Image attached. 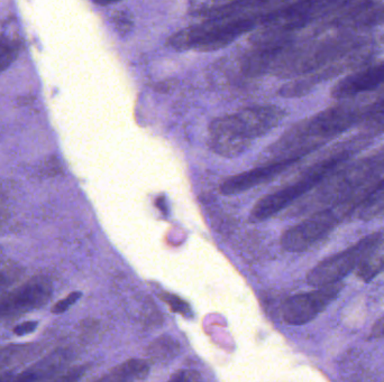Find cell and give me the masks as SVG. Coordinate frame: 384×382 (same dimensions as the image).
Wrapping results in <instances>:
<instances>
[{"label":"cell","mask_w":384,"mask_h":382,"mask_svg":"<svg viewBox=\"0 0 384 382\" xmlns=\"http://www.w3.org/2000/svg\"><path fill=\"white\" fill-rule=\"evenodd\" d=\"M360 115L361 103L359 96V99L346 100L299 122L265 152L268 159L266 163L287 159L301 161L305 156L356 127Z\"/></svg>","instance_id":"obj_1"},{"label":"cell","mask_w":384,"mask_h":382,"mask_svg":"<svg viewBox=\"0 0 384 382\" xmlns=\"http://www.w3.org/2000/svg\"><path fill=\"white\" fill-rule=\"evenodd\" d=\"M372 142V139L355 135L335 145L322 156V159L302 170L292 182L259 198L250 211V221H265L292 207Z\"/></svg>","instance_id":"obj_2"},{"label":"cell","mask_w":384,"mask_h":382,"mask_svg":"<svg viewBox=\"0 0 384 382\" xmlns=\"http://www.w3.org/2000/svg\"><path fill=\"white\" fill-rule=\"evenodd\" d=\"M372 36L371 31H339L297 41L276 57L271 74L298 79L330 66Z\"/></svg>","instance_id":"obj_3"},{"label":"cell","mask_w":384,"mask_h":382,"mask_svg":"<svg viewBox=\"0 0 384 382\" xmlns=\"http://www.w3.org/2000/svg\"><path fill=\"white\" fill-rule=\"evenodd\" d=\"M384 173V146L359 161L346 163L322 184L285 211L289 218L311 215L343 203Z\"/></svg>","instance_id":"obj_4"},{"label":"cell","mask_w":384,"mask_h":382,"mask_svg":"<svg viewBox=\"0 0 384 382\" xmlns=\"http://www.w3.org/2000/svg\"><path fill=\"white\" fill-rule=\"evenodd\" d=\"M272 3L228 17L206 20L204 23L181 29L169 38V46L177 51L199 52H213L226 47L241 35L261 26L263 15Z\"/></svg>","instance_id":"obj_5"},{"label":"cell","mask_w":384,"mask_h":382,"mask_svg":"<svg viewBox=\"0 0 384 382\" xmlns=\"http://www.w3.org/2000/svg\"><path fill=\"white\" fill-rule=\"evenodd\" d=\"M384 52V35L372 34V36L360 47L350 52L330 66L309 74L306 77L293 79L282 85L279 94L283 98H300L307 96L319 83L333 80L346 72H354L369 66L380 54Z\"/></svg>","instance_id":"obj_6"},{"label":"cell","mask_w":384,"mask_h":382,"mask_svg":"<svg viewBox=\"0 0 384 382\" xmlns=\"http://www.w3.org/2000/svg\"><path fill=\"white\" fill-rule=\"evenodd\" d=\"M285 111L276 105L246 108L236 114L220 117L211 122L209 131L227 133L250 145L264 136L285 119Z\"/></svg>","instance_id":"obj_7"},{"label":"cell","mask_w":384,"mask_h":382,"mask_svg":"<svg viewBox=\"0 0 384 382\" xmlns=\"http://www.w3.org/2000/svg\"><path fill=\"white\" fill-rule=\"evenodd\" d=\"M383 237L382 233H371L346 249L325 258L308 272V284L319 288L341 283L354 269L361 266Z\"/></svg>","instance_id":"obj_8"},{"label":"cell","mask_w":384,"mask_h":382,"mask_svg":"<svg viewBox=\"0 0 384 382\" xmlns=\"http://www.w3.org/2000/svg\"><path fill=\"white\" fill-rule=\"evenodd\" d=\"M343 222L334 207L308 215L289 228L281 237V246L289 252H302L327 238Z\"/></svg>","instance_id":"obj_9"},{"label":"cell","mask_w":384,"mask_h":382,"mask_svg":"<svg viewBox=\"0 0 384 382\" xmlns=\"http://www.w3.org/2000/svg\"><path fill=\"white\" fill-rule=\"evenodd\" d=\"M53 286L45 277H34L0 297V322L14 320L49 303Z\"/></svg>","instance_id":"obj_10"},{"label":"cell","mask_w":384,"mask_h":382,"mask_svg":"<svg viewBox=\"0 0 384 382\" xmlns=\"http://www.w3.org/2000/svg\"><path fill=\"white\" fill-rule=\"evenodd\" d=\"M341 288V283L335 284L287 298L282 306L283 321L289 325H305L333 303Z\"/></svg>","instance_id":"obj_11"},{"label":"cell","mask_w":384,"mask_h":382,"mask_svg":"<svg viewBox=\"0 0 384 382\" xmlns=\"http://www.w3.org/2000/svg\"><path fill=\"white\" fill-rule=\"evenodd\" d=\"M384 87V61L373 62L348 73L330 90L334 99L350 100L381 90Z\"/></svg>","instance_id":"obj_12"},{"label":"cell","mask_w":384,"mask_h":382,"mask_svg":"<svg viewBox=\"0 0 384 382\" xmlns=\"http://www.w3.org/2000/svg\"><path fill=\"white\" fill-rule=\"evenodd\" d=\"M299 161H294V159L273 161V163L259 165V168L254 170H246L243 173L232 176L220 185V193L222 196H234L259 185L265 184L281 175L282 173H285V170L292 168L293 165H296Z\"/></svg>","instance_id":"obj_13"},{"label":"cell","mask_w":384,"mask_h":382,"mask_svg":"<svg viewBox=\"0 0 384 382\" xmlns=\"http://www.w3.org/2000/svg\"><path fill=\"white\" fill-rule=\"evenodd\" d=\"M361 115L356 129L357 135L374 139L384 133V89L360 96Z\"/></svg>","instance_id":"obj_14"},{"label":"cell","mask_w":384,"mask_h":382,"mask_svg":"<svg viewBox=\"0 0 384 382\" xmlns=\"http://www.w3.org/2000/svg\"><path fill=\"white\" fill-rule=\"evenodd\" d=\"M150 374V365L142 359L127 360L111 369L97 382H144Z\"/></svg>","instance_id":"obj_15"},{"label":"cell","mask_w":384,"mask_h":382,"mask_svg":"<svg viewBox=\"0 0 384 382\" xmlns=\"http://www.w3.org/2000/svg\"><path fill=\"white\" fill-rule=\"evenodd\" d=\"M384 270V237L357 268L362 281H370Z\"/></svg>","instance_id":"obj_16"},{"label":"cell","mask_w":384,"mask_h":382,"mask_svg":"<svg viewBox=\"0 0 384 382\" xmlns=\"http://www.w3.org/2000/svg\"><path fill=\"white\" fill-rule=\"evenodd\" d=\"M180 352V344L173 337H161L148 346V357L154 362H168L177 357Z\"/></svg>","instance_id":"obj_17"},{"label":"cell","mask_w":384,"mask_h":382,"mask_svg":"<svg viewBox=\"0 0 384 382\" xmlns=\"http://www.w3.org/2000/svg\"><path fill=\"white\" fill-rule=\"evenodd\" d=\"M356 219L361 221H371L376 219H384V186L373 193L367 198V201L362 204L357 212Z\"/></svg>","instance_id":"obj_18"},{"label":"cell","mask_w":384,"mask_h":382,"mask_svg":"<svg viewBox=\"0 0 384 382\" xmlns=\"http://www.w3.org/2000/svg\"><path fill=\"white\" fill-rule=\"evenodd\" d=\"M33 352L31 344H10L0 348V374L6 372L15 363L27 359Z\"/></svg>","instance_id":"obj_19"},{"label":"cell","mask_w":384,"mask_h":382,"mask_svg":"<svg viewBox=\"0 0 384 382\" xmlns=\"http://www.w3.org/2000/svg\"><path fill=\"white\" fill-rule=\"evenodd\" d=\"M20 41L3 35L0 36V73L12 66L20 52Z\"/></svg>","instance_id":"obj_20"},{"label":"cell","mask_w":384,"mask_h":382,"mask_svg":"<svg viewBox=\"0 0 384 382\" xmlns=\"http://www.w3.org/2000/svg\"><path fill=\"white\" fill-rule=\"evenodd\" d=\"M161 300L164 302L166 305L170 307L171 311L177 313V314L183 315L185 317L192 316L190 305L185 300L180 298L177 295L171 294V293L165 292L161 295Z\"/></svg>","instance_id":"obj_21"},{"label":"cell","mask_w":384,"mask_h":382,"mask_svg":"<svg viewBox=\"0 0 384 382\" xmlns=\"http://www.w3.org/2000/svg\"><path fill=\"white\" fill-rule=\"evenodd\" d=\"M114 24L120 34H127L133 27V18L127 10H120L114 15Z\"/></svg>","instance_id":"obj_22"},{"label":"cell","mask_w":384,"mask_h":382,"mask_svg":"<svg viewBox=\"0 0 384 382\" xmlns=\"http://www.w3.org/2000/svg\"><path fill=\"white\" fill-rule=\"evenodd\" d=\"M83 294L81 292H73L71 294H69L66 297L62 298V300H59L57 303H55L52 307L51 311L53 314H62L64 311H68L71 306H73L74 304L77 303L78 300L81 298Z\"/></svg>","instance_id":"obj_23"},{"label":"cell","mask_w":384,"mask_h":382,"mask_svg":"<svg viewBox=\"0 0 384 382\" xmlns=\"http://www.w3.org/2000/svg\"><path fill=\"white\" fill-rule=\"evenodd\" d=\"M166 382H204V378L197 371L185 369L176 372Z\"/></svg>","instance_id":"obj_24"},{"label":"cell","mask_w":384,"mask_h":382,"mask_svg":"<svg viewBox=\"0 0 384 382\" xmlns=\"http://www.w3.org/2000/svg\"><path fill=\"white\" fill-rule=\"evenodd\" d=\"M85 374V367H76L46 382H78Z\"/></svg>","instance_id":"obj_25"},{"label":"cell","mask_w":384,"mask_h":382,"mask_svg":"<svg viewBox=\"0 0 384 382\" xmlns=\"http://www.w3.org/2000/svg\"><path fill=\"white\" fill-rule=\"evenodd\" d=\"M38 326V322L36 321H26V322L20 323L18 325L15 326L14 332L15 335L17 337H24V335H31Z\"/></svg>","instance_id":"obj_26"},{"label":"cell","mask_w":384,"mask_h":382,"mask_svg":"<svg viewBox=\"0 0 384 382\" xmlns=\"http://www.w3.org/2000/svg\"><path fill=\"white\" fill-rule=\"evenodd\" d=\"M17 277L18 274L16 270H13V269L0 270V292L5 291Z\"/></svg>","instance_id":"obj_27"},{"label":"cell","mask_w":384,"mask_h":382,"mask_svg":"<svg viewBox=\"0 0 384 382\" xmlns=\"http://www.w3.org/2000/svg\"><path fill=\"white\" fill-rule=\"evenodd\" d=\"M370 337L372 339H383L384 337V316L381 317L376 324L372 326L370 332Z\"/></svg>","instance_id":"obj_28"},{"label":"cell","mask_w":384,"mask_h":382,"mask_svg":"<svg viewBox=\"0 0 384 382\" xmlns=\"http://www.w3.org/2000/svg\"><path fill=\"white\" fill-rule=\"evenodd\" d=\"M1 198H3V189L0 187V202H1Z\"/></svg>","instance_id":"obj_29"}]
</instances>
